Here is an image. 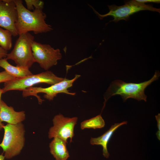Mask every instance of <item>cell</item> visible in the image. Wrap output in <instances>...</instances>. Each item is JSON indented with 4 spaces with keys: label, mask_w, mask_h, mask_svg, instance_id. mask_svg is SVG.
Instances as JSON below:
<instances>
[{
    "label": "cell",
    "mask_w": 160,
    "mask_h": 160,
    "mask_svg": "<svg viewBox=\"0 0 160 160\" xmlns=\"http://www.w3.org/2000/svg\"><path fill=\"white\" fill-rule=\"evenodd\" d=\"M17 17L14 0H0V27L9 31L14 37L18 35L15 26Z\"/></svg>",
    "instance_id": "30bf717a"
},
{
    "label": "cell",
    "mask_w": 160,
    "mask_h": 160,
    "mask_svg": "<svg viewBox=\"0 0 160 160\" xmlns=\"http://www.w3.org/2000/svg\"><path fill=\"white\" fill-rule=\"evenodd\" d=\"M25 119L24 111H15L13 107L8 106L3 100L0 102V119L8 124L15 125L22 123Z\"/></svg>",
    "instance_id": "8fae6325"
},
{
    "label": "cell",
    "mask_w": 160,
    "mask_h": 160,
    "mask_svg": "<svg viewBox=\"0 0 160 160\" xmlns=\"http://www.w3.org/2000/svg\"><path fill=\"white\" fill-rule=\"evenodd\" d=\"M13 76L8 73L5 71L0 72V83L5 82L15 79Z\"/></svg>",
    "instance_id": "ac0fdd59"
},
{
    "label": "cell",
    "mask_w": 160,
    "mask_h": 160,
    "mask_svg": "<svg viewBox=\"0 0 160 160\" xmlns=\"http://www.w3.org/2000/svg\"><path fill=\"white\" fill-rule=\"evenodd\" d=\"M2 94V89L0 88V102L1 100V95ZM4 124L2 123V122L0 119V130H1L3 129Z\"/></svg>",
    "instance_id": "7402d4cb"
},
{
    "label": "cell",
    "mask_w": 160,
    "mask_h": 160,
    "mask_svg": "<svg viewBox=\"0 0 160 160\" xmlns=\"http://www.w3.org/2000/svg\"><path fill=\"white\" fill-rule=\"evenodd\" d=\"M65 78L57 76L52 72L47 71L36 74L15 78L4 83L2 93L12 90L23 91L37 84L44 83L51 85L63 81Z\"/></svg>",
    "instance_id": "277c9868"
},
{
    "label": "cell",
    "mask_w": 160,
    "mask_h": 160,
    "mask_svg": "<svg viewBox=\"0 0 160 160\" xmlns=\"http://www.w3.org/2000/svg\"><path fill=\"white\" fill-rule=\"evenodd\" d=\"M5 158L4 155H3V153L0 154V160H4Z\"/></svg>",
    "instance_id": "603a6c76"
},
{
    "label": "cell",
    "mask_w": 160,
    "mask_h": 160,
    "mask_svg": "<svg viewBox=\"0 0 160 160\" xmlns=\"http://www.w3.org/2000/svg\"><path fill=\"white\" fill-rule=\"evenodd\" d=\"M27 8L31 11L35 9L42 10L44 6V2L42 1L39 0H25Z\"/></svg>",
    "instance_id": "e0dca14e"
},
{
    "label": "cell",
    "mask_w": 160,
    "mask_h": 160,
    "mask_svg": "<svg viewBox=\"0 0 160 160\" xmlns=\"http://www.w3.org/2000/svg\"><path fill=\"white\" fill-rule=\"evenodd\" d=\"M159 76V71H156L150 79L139 83H127L119 80L114 81L111 83L105 94V101L103 109L108 100L115 95H120L124 102L129 98L139 101L143 100L146 102L147 96L144 92L145 89L153 82L158 79Z\"/></svg>",
    "instance_id": "7a4b0ae2"
},
{
    "label": "cell",
    "mask_w": 160,
    "mask_h": 160,
    "mask_svg": "<svg viewBox=\"0 0 160 160\" xmlns=\"http://www.w3.org/2000/svg\"><path fill=\"white\" fill-rule=\"evenodd\" d=\"M12 36L9 31L0 27V47L7 51L12 47Z\"/></svg>",
    "instance_id": "2e32d148"
},
{
    "label": "cell",
    "mask_w": 160,
    "mask_h": 160,
    "mask_svg": "<svg viewBox=\"0 0 160 160\" xmlns=\"http://www.w3.org/2000/svg\"><path fill=\"white\" fill-rule=\"evenodd\" d=\"M127 121L115 123L110 128L101 136L96 138L91 137L90 143L92 145H101L103 147V155L106 158L109 157L110 154L107 149V145L115 131L120 126L127 124Z\"/></svg>",
    "instance_id": "7c38bea8"
},
{
    "label": "cell",
    "mask_w": 160,
    "mask_h": 160,
    "mask_svg": "<svg viewBox=\"0 0 160 160\" xmlns=\"http://www.w3.org/2000/svg\"><path fill=\"white\" fill-rule=\"evenodd\" d=\"M67 143L58 137L54 138L50 143V152L56 160H67L69 157Z\"/></svg>",
    "instance_id": "4fadbf2b"
},
{
    "label": "cell",
    "mask_w": 160,
    "mask_h": 160,
    "mask_svg": "<svg viewBox=\"0 0 160 160\" xmlns=\"http://www.w3.org/2000/svg\"><path fill=\"white\" fill-rule=\"evenodd\" d=\"M124 5L117 6L115 4L108 5L109 11L108 13L101 15L92 8L98 17L101 20L108 16L112 17L114 19L109 21L117 23L120 20H128L130 16L137 12L149 10L160 13V9L153 7L151 4H147L135 0H130L124 1Z\"/></svg>",
    "instance_id": "8992f818"
},
{
    "label": "cell",
    "mask_w": 160,
    "mask_h": 160,
    "mask_svg": "<svg viewBox=\"0 0 160 160\" xmlns=\"http://www.w3.org/2000/svg\"><path fill=\"white\" fill-rule=\"evenodd\" d=\"M80 76L79 75H76L75 77L71 79L65 78L63 81L47 87H30L23 91V96L26 97L31 96H34L37 98L39 104H40L44 100L41 99L40 97L37 95L39 93H44V97L49 101L53 100L57 95L60 93L74 95L75 93L70 92L68 89L72 86L74 82Z\"/></svg>",
    "instance_id": "52a82bcc"
},
{
    "label": "cell",
    "mask_w": 160,
    "mask_h": 160,
    "mask_svg": "<svg viewBox=\"0 0 160 160\" xmlns=\"http://www.w3.org/2000/svg\"><path fill=\"white\" fill-rule=\"evenodd\" d=\"M137 1L145 3L147 2H152L159 3L160 2L159 0H136Z\"/></svg>",
    "instance_id": "44dd1931"
},
{
    "label": "cell",
    "mask_w": 160,
    "mask_h": 160,
    "mask_svg": "<svg viewBox=\"0 0 160 160\" xmlns=\"http://www.w3.org/2000/svg\"><path fill=\"white\" fill-rule=\"evenodd\" d=\"M17 12L16 28L18 35L32 31L35 34L46 33L52 30L45 21L46 14L42 10L35 9L31 11L25 8L21 0H14Z\"/></svg>",
    "instance_id": "6da1fadb"
},
{
    "label": "cell",
    "mask_w": 160,
    "mask_h": 160,
    "mask_svg": "<svg viewBox=\"0 0 160 160\" xmlns=\"http://www.w3.org/2000/svg\"><path fill=\"white\" fill-rule=\"evenodd\" d=\"M3 129L4 134L0 147L5 158L10 159L19 155L24 146V127L22 122L15 125L7 124L4 125Z\"/></svg>",
    "instance_id": "3957f363"
},
{
    "label": "cell",
    "mask_w": 160,
    "mask_h": 160,
    "mask_svg": "<svg viewBox=\"0 0 160 160\" xmlns=\"http://www.w3.org/2000/svg\"><path fill=\"white\" fill-rule=\"evenodd\" d=\"M78 117H65L59 114L54 116L52 119L53 126L49 129L48 137L49 138L58 137L67 143V140L70 139V143L73 142L74 135V127L77 123Z\"/></svg>",
    "instance_id": "9c48e42d"
},
{
    "label": "cell",
    "mask_w": 160,
    "mask_h": 160,
    "mask_svg": "<svg viewBox=\"0 0 160 160\" xmlns=\"http://www.w3.org/2000/svg\"><path fill=\"white\" fill-rule=\"evenodd\" d=\"M7 51L3 49L0 47V59L6 57Z\"/></svg>",
    "instance_id": "ffe728a7"
},
{
    "label": "cell",
    "mask_w": 160,
    "mask_h": 160,
    "mask_svg": "<svg viewBox=\"0 0 160 160\" xmlns=\"http://www.w3.org/2000/svg\"><path fill=\"white\" fill-rule=\"evenodd\" d=\"M156 119L157 121V126L158 130L156 133V136L159 140H160V114L159 113L155 116Z\"/></svg>",
    "instance_id": "d6986e66"
},
{
    "label": "cell",
    "mask_w": 160,
    "mask_h": 160,
    "mask_svg": "<svg viewBox=\"0 0 160 160\" xmlns=\"http://www.w3.org/2000/svg\"><path fill=\"white\" fill-rule=\"evenodd\" d=\"M19 36L13 49L6 58L13 60L17 66L29 68L35 63L32 50L34 38L29 32Z\"/></svg>",
    "instance_id": "5b68a950"
},
{
    "label": "cell",
    "mask_w": 160,
    "mask_h": 160,
    "mask_svg": "<svg viewBox=\"0 0 160 160\" xmlns=\"http://www.w3.org/2000/svg\"><path fill=\"white\" fill-rule=\"evenodd\" d=\"M105 125V122L101 114L82 121L80 124L81 129H100Z\"/></svg>",
    "instance_id": "9a60e30c"
},
{
    "label": "cell",
    "mask_w": 160,
    "mask_h": 160,
    "mask_svg": "<svg viewBox=\"0 0 160 160\" xmlns=\"http://www.w3.org/2000/svg\"><path fill=\"white\" fill-rule=\"evenodd\" d=\"M35 62L45 70L56 65L62 55L59 49H55L48 44H42L34 41L32 45Z\"/></svg>",
    "instance_id": "ba28073f"
},
{
    "label": "cell",
    "mask_w": 160,
    "mask_h": 160,
    "mask_svg": "<svg viewBox=\"0 0 160 160\" xmlns=\"http://www.w3.org/2000/svg\"><path fill=\"white\" fill-rule=\"evenodd\" d=\"M0 67L16 78H22L33 74L29 68L17 65L14 66L10 64L6 58L0 59Z\"/></svg>",
    "instance_id": "5bb4252c"
}]
</instances>
